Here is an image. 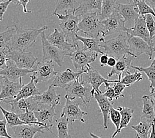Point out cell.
Wrapping results in <instances>:
<instances>
[{"label":"cell","mask_w":155,"mask_h":138,"mask_svg":"<svg viewBox=\"0 0 155 138\" xmlns=\"http://www.w3.org/2000/svg\"><path fill=\"white\" fill-rule=\"evenodd\" d=\"M47 29V26H43L38 29L16 27L15 33L9 45V50L26 51L27 49L33 47L42 32Z\"/></svg>","instance_id":"6da1fadb"},{"label":"cell","mask_w":155,"mask_h":138,"mask_svg":"<svg viewBox=\"0 0 155 138\" xmlns=\"http://www.w3.org/2000/svg\"><path fill=\"white\" fill-rule=\"evenodd\" d=\"M129 37L128 33H121L117 37L104 41L102 44L101 43L100 47L104 49V52L105 54L110 56H114L117 60L128 54L135 55L130 51Z\"/></svg>","instance_id":"7a4b0ae2"},{"label":"cell","mask_w":155,"mask_h":138,"mask_svg":"<svg viewBox=\"0 0 155 138\" xmlns=\"http://www.w3.org/2000/svg\"><path fill=\"white\" fill-rule=\"evenodd\" d=\"M100 53L97 52L90 51L85 47H82L77 43L75 49L70 51L67 56H69L72 62L74 68L80 70H87L90 66V64L96 61Z\"/></svg>","instance_id":"3957f363"},{"label":"cell","mask_w":155,"mask_h":138,"mask_svg":"<svg viewBox=\"0 0 155 138\" xmlns=\"http://www.w3.org/2000/svg\"><path fill=\"white\" fill-rule=\"evenodd\" d=\"M80 31L92 38H98L101 34L104 26L98 12L84 13L80 16L78 24Z\"/></svg>","instance_id":"277c9868"},{"label":"cell","mask_w":155,"mask_h":138,"mask_svg":"<svg viewBox=\"0 0 155 138\" xmlns=\"http://www.w3.org/2000/svg\"><path fill=\"white\" fill-rule=\"evenodd\" d=\"M56 15L60 20L59 26L61 28L62 31L64 34L66 41L74 45L77 44L76 41V35L80 31L78 24L80 20V16L75 15L74 13L67 14L56 13Z\"/></svg>","instance_id":"5b68a950"},{"label":"cell","mask_w":155,"mask_h":138,"mask_svg":"<svg viewBox=\"0 0 155 138\" xmlns=\"http://www.w3.org/2000/svg\"><path fill=\"white\" fill-rule=\"evenodd\" d=\"M104 28L101 32V37L105 39V37L116 33H128L130 28L127 27L123 17L117 12V9L111 16L101 21Z\"/></svg>","instance_id":"8992f818"},{"label":"cell","mask_w":155,"mask_h":138,"mask_svg":"<svg viewBox=\"0 0 155 138\" xmlns=\"http://www.w3.org/2000/svg\"><path fill=\"white\" fill-rule=\"evenodd\" d=\"M42 42V49H43V61H52L62 68L64 65V60L68 55L70 51H64L62 49L54 47L48 42L45 34V31L41 33Z\"/></svg>","instance_id":"52a82bcc"},{"label":"cell","mask_w":155,"mask_h":138,"mask_svg":"<svg viewBox=\"0 0 155 138\" xmlns=\"http://www.w3.org/2000/svg\"><path fill=\"white\" fill-rule=\"evenodd\" d=\"M84 80H83L82 74L65 88L66 94L65 96L70 100H75L80 98L84 104L90 103L91 99L93 98L91 94V88L84 86Z\"/></svg>","instance_id":"ba28073f"},{"label":"cell","mask_w":155,"mask_h":138,"mask_svg":"<svg viewBox=\"0 0 155 138\" xmlns=\"http://www.w3.org/2000/svg\"><path fill=\"white\" fill-rule=\"evenodd\" d=\"M66 99V102L62 108V111L61 116H66L69 122L72 124L76 121H80L83 123L86 122L84 119V116L87 115L86 112L81 109L80 106L83 104L82 100H70L68 98L64 97Z\"/></svg>","instance_id":"9c48e42d"},{"label":"cell","mask_w":155,"mask_h":138,"mask_svg":"<svg viewBox=\"0 0 155 138\" xmlns=\"http://www.w3.org/2000/svg\"><path fill=\"white\" fill-rule=\"evenodd\" d=\"M35 83L47 82V81L54 79L58 72L55 71L54 62L52 61H42L35 64Z\"/></svg>","instance_id":"30bf717a"},{"label":"cell","mask_w":155,"mask_h":138,"mask_svg":"<svg viewBox=\"0 0 155 138\" xmlns=\"http://www.w3.org/2000/svg\"><path fill=\"white\" fill-rule=\"evenodd\" d=\"M82 78L84 82L90 84L91 86V94H92L93 97L95 93L99 94L102 93V92L100 89L101 84H105V83L107 82L114 84L119 82V79L115 80L105 79V78L101 75L100 73L96 69H94L91 66H90L87 69V70L86 73L82 74Z\"/></svg>","instance_id":"8fae6325"},{"label":"cell","mask_w":155,"mask_h":138,"mask_svg":"<svg viewBox=\"0 0 155 138\" xmlns=\"http://www.w3.org/2000/svg\"><path fill=\"white\" fill-rule=\"evenodd\" d=\"M8 57L21 69H33L38 59L31 52L8 50Z\"/></svg>","instance_id":"7c38bea8"},{"label":"cell","mask_w":155,"mask_h":138,"mask_svg":"<svg viewBox=\"0 0 155 138\" xmlns=\"http://www.w3.org/2000/svg\"><path fill=\"white\" fill-rule=\"evenodd\" d=\"M3 103L11 105V111L17 114L32 111L34 112L38 109L39 104L35 100L34 96L27 98L21 99L19 101H4Z\"/></svg>","instance_id":"4fadbf2b"},{"label":"cell","mask_w":155,"mask_h":138,"mask_svg":"<svg viewBox=\"0 0 155 138\" xmlns=\"http://www.w3.org/2000/svg\"><path fill=\"white\" fill-rule=\"evenodd\" d=\"M56 107L45 104H39V106L36 110L34 111L35 115L39 122L46 126L47 130L51 133V128L53 127V119L56 115Z\"/></svg>","instance_id":"5bb4252c"},{"label":"cell","mask_w":155,"mask_h":138,"mask_svg":"<svg viewBox=\"0 0 155 138\" xmlns=\"http://www.w3.org/2000/svg\"><path fill=\"white\" fill-rule=\"evenodd\" d=\"M13 138H34L37 133H45V126L37 124H23L12 127Z\"/></svg>","instance_id":"9a60e30c"},{"label":"cell","mask_w":155,"mask_h":138,"mask_svg":"<svg viewBox=\"0 0 155 138\" xmlns=\"http://www.w3.org/2000/svg\"><path fill=\"white\" fill-rule=\"evenodd\" d=\"M145 16H141L139 15V16L137 17V19L135 21L134 26L130 28L128 33L129 36L139 37L147 41L150 45L153 52L152 47V40L150 39L149 31L148 30L146 25Z\"/></svg>","instance_id":"2e32d148"},{"label":"cell","mask_w":155,"mask_h":138,"mask_svg":"<svg viewBox=\"0 0 155 138\" xmlns=\"http://www.w3.org/2000/svg\"><path fill=\"white\" fill-rule=\"evenodd\" d=\"M87 70H80L74 72L70 69H66L64 71L58 72L54 79L53 82L51 84L52 87L66 88L69 84L73 82L81 74L86 73Z\"/></svg>","instance_id":"e0dca14e"},{"label":"cell","mask_w":155,"mask_h":138,"mask_svg":"<svg viewBox=\"0 0 155 138\" xmlns=\"http://www.w3.org/2000/svg\"><path fill=\"white\" fill-rule=\"evenodd\" d=\"M128 42L130 51L133 54L137 56L145 54L149 56V60L152 59L153 52L147 41L139 37L129 36Z\"/></svg>","instance_id":"ac0fdd59"},{"label":"cell","mask_w":155,"mask_h":138,"mask_svg":"<svg viewBox=\"0 0 155 138\" xmlns=\"http://www.w3.org/2000/svg\"><path fill=\"white\" fill-rule=\"evenodd\" d=\"M35 69H23L17 66L13 61L9 60L8 62V67L6 69L0 70V75L5 76L9 80L13 82H16L21 78L27 76V74L33 73Z\"/></svg>","instance_id":"d6986e66"},{"label":"cell","mask_w":155,"mask_h":138,"mask_svg":"<svg viewBox=\"0 0 155 138\" xmlns=\"http://www.w3.org/2000/svg\"><path fill=\"white\" fill-rule=\"evenodd\" d=\"M23 85L22 78H21L18 82H13L5 78L2 87V91L0 93V102L5 100L15 98L16 96L19 93Z\"/></svg>","instance_id":"ffe728a7"},{"label":"cell","mask_w":155,"mask_h":138,"mask_svg":"<svg viewBox=\"0 0 155 138\" xmlns=\"http://www.w3.org/2000/svg\"><path fill=\"white\" fill-rule=\"evenodd\" d=\"M137 57L136 55L128 54L118 59L116 65L112 67L111 71L108 73V78H111L114 75H117L118 79L121 80L123 74H125L126 72L129 71V69L131 67L132 62Z\"/></svg>","instance_id":"44dd1931"},{"label":"cell","mask_w":155,"mask_h":138,"mask_svg":"<svg viewBox=\"0 0 155 138\" xmlns=\"http://www.w3.org/2000/svg\"><path fill=\"white\" fill-rule=\"evenodd\" d=\"M117 9L119 13L120 14L121 16L124 19L125 24H135V20L139 16L138 9H137L134 2H129L126 4L119 3V4H117Z\"/></svg>","instance_id":"7402d4cb"},{"label":"cell","mask_w":155,"mask_h":138,"mask_svg":"<svg viewBox=\"0 0 155 138\" xmlns=\"http://www.w3.org/2000/svg\"><path fill=\"white\" fill-rule=\"evenodd\" d=\"M47 38L51 45L62 50L72 51L75 49L74 45L66 41L63 32L60 31L58 29H54L51 34L47 35Z\"/></svg>","instance_id":"603a6c76"},{"label":"cell","mask_w":155,"mask_h":138,"mask_svg":"<svg viewBox=\"0 0 155 138\" xmlns=\"http://www.w3.org/2000/svg\"><path fill=\"white\" fill-rule=\"evenodd\" d=\"M51 85L48 86L47 90L44 92L39 95L34 96L35 100L39 104H45L50 106H56L60 104L61 101V94H57L56 90L53 88Z\"/></svg>","instance_id":"cb8c5ba5"},{"label":"cell","mask_w":155,"mask_h":138,"mask_svg":"<svg viewBox=\"0 0 155 138\" xmlns=\"http://www.w3.org/2000/svg\"><path fill=\"white\" fill-rule=\"evenodd\" d=\"M31 80L30 82L27 84H23V86L21 89L19 93L16 96V97L13 99H11V100H5L4 101H13V102H17L19 101L21 99L23 98H27L31 96H34L36 95H39L41 94V92L38 90V88H37L35 86V74L33 73L30 76ZM4 101H3V102Z\"/></svg>","instance_id":"d4e9b609"},{"label":"cell","mask_w":155,"mask_h":138,"mask_svg":"<svg viewBox=\"0 0 155 138\" xmlns=\"http://www.w3.org/2000/svg\"><path fill=\"white\" fill-rule=\"evenodd\" d=\"M94 97L95 100L97 102L98 106L101 109V112L103 115L104 118V129L107 130L108 128L107 122L108 118L110 117V112L111 107H113L114 102H111L104 95L103 93H95Z\"/></svg>","instance_id":"484cf974"},{"label":"cell","mask_w":155,"mask_h":138,"mask_svg":"<svg viewBox=\"0 0 155 138\" xmlns=\"http://www.w3.org/2000/svg\"><path fill=\"white\" fill-rule=\"evenodd\" d=\"M79 7L75 11V15L81 16L84 13L98 12L101 13L103 0H78Z\"/></svg>","instance_id":"4316f807"},{"label":"cell","mask_w":155,"mask_h":138,"mask_svg":"<svg viewBox=\"0 0 155 138\" xmlns=\"http://www.w3.org/2000/svg\"><path fill=\"white\" fill-rule=\"evenodd\" d=\"M143 110L141 113V120L153 123L155 120L154 102L151 96L144 95L142 97Z\"/></svg>","instance_id":"83f0119b"},{"label":"cell","mask_w":155,"mask_h":138,"mask_svg":"<svg viewBox=\"0 0 155 138\" xmlns=\"http://www.w3.org/2000/svg\"><path fill=\"white\" fill-rule=\"evenodd\" d=\"M78 7L79 2L77 0H57L55 9L52 16L56 13L67 14L74 13L75 14V11Z\"/></svg>","instance_id":"f1b7e54d"},{"label":"cell","mask_w":155,"mask_h":138,"mask_svg":"<svg viewBox=\"0 0 155 138\" xmlns=\"http://www.w3.org/2000/svg\"><path fill=\"white\" fill-rule=\"evenodd\" d=\"M76 41H80L82 42L84 44V47L89 49L90 51H96L98 53H100V54L103 55L104 52L103 51L101 50L100 45L101 42L105 41V39H102L101 37H98V38H87V37H84L79 36L78 35H76Z\"/></svg>","instance_id":"f546056e"},{"label":"cell","mask_w":155,"mask_h":138,"mask_svg":"<svg viewBox=\"0 0 155 138\" xmlns=\"http://www.w3.org/2000/svg\"><path fill=\"white\" fill-rule=\"evenodd\" d=\"M117 109L120 112L121 115L120 126H119V128L114 133L111 138H115V137L117 136L118 133L121 132V130L123 128L127 127L129 122H131V120L133 118V114L134 112V110L133 109L127 107H123V106H120L117 108Z\"/></svg>","instance_id":"4dcf8cb0"},{"label":"cell","mask_w":155,"mask_h":138,"mask_svg":"<svg viewBox=\"0 0 155 138\" xmlns=\"http://www.w3.org/2000/svg\"><path fill=\"white\" fill-rule=\"evenodd\" d=\"M117 0H103L101 5L100 19L103 21L111 16L117 10V5H116Z\"/></svg>","instance_id":"1f68e13d"},{"label":"cell","mask_w":155,"mask_h":138,"mask_svg":"<svg viewBox=\"0 0 155 138\" xmlns=\"http://www.w3.org/2000/svg\"><path fill=\"white\" fill-rule=\"evenodd\" d=\"M15 25L9 26L3 32H0V51L9 48V45L16 31Z\"/></svg>","instance_id":"d6a6232c"},{"label":"cell","mask_w":155,"mask_h":138,"mask_svg":"<svg viewBox=\"0 0 155 138\" xmlns=\"http://www.w3.org/2000/svg\"><path fill=\"white\" fill-rule=\"evenodd\" d=\"M0 110L3 113L4 118L6 119L8 122V126L12 127L13 126L27 124L25 122L21 121L19 118V116L16 113H14L12 111H8L3 108L2 106L0 105Z\"/></svg>","instance_id":"836d02e7"},{"label":"cell","mask_w":155,"mask_h":138,"mask_svg":"<svg viewBox=\"0 0 155 138\" xmlns=\"http://www.w3.org/2000/svg\"><path fill=\"white\" fill-rule=\"evenodd\" d=\"M69 121L66 116H61L56 119V128L58 131L57 138H66L68 136Z\"/></svg>","instance_id":"e575fe53"},{"label":"cell","mask_w":155,"mask_h":138,"mask_svg":"<svg viewBox=\"0 0 155 138\" xmlns=\"http://www.w3.org/2000/svg\"><path fill=\"white\" fill-rule=\"evenodd\" d=\"M152 123L141 120L137 126H132V129L137 132L136 138H149L148 135L152 127Z\"/></svg>","instance_id":"d590c367"},{"label":"cell","mask_w":155,"mask_h":138,"mask_svg":"<svg viewBox=\"0 0 155 138\" xmlns=\"http://www.w3.org/2000/svg\"><path fill=\"white\" fill-rule=\"evenodd\" d=\"M143 75L140 72L135 71L134 73L131 74L129 71L125 74L124 77L121 78V80H119V82L129 86L134 83L143 80Z\"/></svg>","instance_id":"8d00e7d4"},{"label":"cell","mask_w":155,"mask_h":138,"mask_svg":"<svg viewBox=\"0 0 155 138\" xmlns=\"http://www.w3.org/2000/svg\"><path fill=\"white\" fill-rule=\"evenodd\" d=\"M131 68L139 70V72H143L146 74L148 79L150 81V89L155 88V66L150 65L146 68L139 66H134L131 65Z\"/></svg>","instance_id":"74e56055"},{"label":"cell","mask_w":155,"mask_h":138,"mask_svg":"<svg viewBox=\"0 0 155 138\" xmlns=\"http://www.w3.org/2000/svg\"><path fill=\"white\" fill-rule=\"evenodd\" d=\"M18 116H19V119L23 122H25L27 124H37L39 126H45L46 127V126L43 124V123L38 122L36 116L35 115L34 112H32V111L27 112L23 113V114H18ZM46 128H47V127H46Z\"/></svg>","instance_id":"f35d334b"},{"label":"cell","mask_w":155,"mask_h":138,"mask_svg":"<svg viewBox=\"0 0 155 138\" xmlns=\"http://www.w3.org/2000/svg\"><path fill=\"white\" fill-rule=\"evenodd\" d=\"M136 6L138 9L140 15L145 16L148 14H151L155 17V12L154 9L148 5L144 0H139V2L136 4Z\"/></svg>","instance_id":"ab89813d"},{"label":"cell","mask_w":155,"mask_h":138,"mask_svg":"<svg viewBox=\"0 0 155 138\" xmlns=\"http://www.w3.org/2000/svg\"><path fill=\"white\" fill-rule=\"evenodd\" d=\"M110 118L111 120L112 123L115 126V131H117L119 128L121 120V115L120 112L118 109H116L111 107L110 112Z\"/></svg>","instance_id":"60d3db41"},{"label":"cell","mask_w":155,"mask_h":138,"mask_svg":"<svg viewBox=\"0 0 155 138\" xmlns=\"http://www.w3.org/2000/svg\"><path fill=\"white\" fill-rule=\"evenodd\" d=\"M146 25L147 29L149 31L150 37L151 40L155 35V20L153 18V16L151 14H148L145 16Z\"/></svg>","instance_id":"b9f144b4"},{"label":"cell","mask_w":155,"mask_h":138,"mask_svg":"<svg viewBox=\"0 0 155 138\" xmlns=\"http://www.w3.org/2000/svg\"><path fill=\"white\" fill-rule=\"evenodd\" d=\"M9 48L0 51V70H3L8 67V62L9 59L8 57V52Z\"/></svg>","instance_id":"7bdbcfd3"},{"label":"cell","mask_w":155,"mask_h":138,"mask_svg":"<svg viewBox=\"0 0 155 138\" xmlns=\"http://www.w3.org/2000/svg\"><path fill=\"white\" fill-rule=\"evenodd\" d=\"M105 87L106 88V91L105 92L104 94V95L105 96V97L107 98L111 102H114V99L115 100H118V97L116 95L115 90L114 89V87H111L110 86V83H105Z\"/></svg>","instance_id":"ee69618b"},{"label":"cell","mask_w":155,"mask_h":138,"mask_svg":"<svg viewBox=\"0 0 155 138\" xmlns=\"http://www.w3.org/2000/svg\"><path fill=\"white\" fill-rule=\"evenodd\" d=\"M8 122L4 118L2 120H0V138H13L12 136H10L8 132Z\"/></svg>","instance_id":"f6af8a7d"},{"label":"cell","mask_w":155,"mask_h":138,"mask_svg":"<svg viewBox=\"0 0 155 138\" xmlns=\"http://www.w3.org/2000/svg\"><path fill=\"white\" fill-rule=\"evenodd\" d=\"M113 87H114L115 93L116 95L117 96L118 98H121V97H125L124 94H123V90H124V89L126 87H128L127 85L122 84V83H120L119 82H118L114 83V86H113Z\"/></svg>","instance_id":"bcb514c9"},{"label":"cell","mask_w":155,"mask_h":138,"mask_svg":"<svg viewBox=\"0 0 155 138\" xmlns=\"http://www.w3.org/2000/svg\"><path fill=\"white\" fill-rule=\"evenodd\" d=\"M11 2H12L11 0H9L8 2L0 3V21H2L3 20L4 14L6 12L8 6Z\"/></svg>","instance_id":"7dc6e473"},{"label":"cell","mask_w":155,"mask_h":138,"mask_svg":"<svg viewBox=\"0 0 155 138\" xmlns=\"http://www.w3.org/2000/svg\"><path fill=\"white\" fill-rule=\"evenodd\" d=\"M109 58H110V56L107 55V54H105V53H104V54H103V55H101V57L100 59V66H104L107 65V62H108Z\"/></svg>","instance_id":"c3c4849f"},{"label":"cell","mask_w":155,"mask_h":138,"mask_svg":"<svg viewBox=\"0 0 155 138\" xmlns=\"http://www.w3.org/2000/svg\"><path fill=\"white\" fill-rule=\"evenodd\" d=\"M20 5H21L23 6V12L25 13H32V11L28 10L27 9V6L28 3L30 2V0H19Z\"/></svg>","instance_id":"681fc988"},{"label":"cell","mask_w":155,"mask_h":138,"mask_svg":"<svg viewBox=\"0 0 155 138\" xmlns=\"http://www.w3.org/2000/svg\"><path fill=\"white\" fill-rule=\"evenodd\" d=\"M117 62V59H115V57H114V56H110L107 62V66H110L112 68V67H114L116 65Z\"/></svg>","instance_id":"f907efd6"},{"label":"cell","mask_w":155,"mask_h":138,"mask_svg":"<svg viewBox=\"0 0 155 138\" xmlns=\"http://www.w3.org/2000/svg\"><path fill=\"white\" fill-rule=\"evenodd\" d=\"M149 138H155V120H154L152 123V127H151V132L150 136Z\"/></svg>","instance_id":"816d5d0a"},{"label":"cell","mask_w":155,"mask_h":138,"mask_svg":"<svg viewBox=\"0 0 155 138\" xmlns=\"http://www.w3.org/2000/svg\"><path fill=\"white\" fill-rule=\"evenodd\" d=\"M144 1H145L147 4L150 7H151L155 12V0H144Z\"/></svg>","instance_id":"f5cc1de1"},{"label":"cell","mask_w":155,"mask_h":138,"mask_svg":"<svg viewBox=\"0 0 155 138\" xmlns=\"http://www.w3.org/2000/svg\"><path fill=\"white\" fill-rule=\"evenodd\" d=\"M5 76H3L2 75H0V88H2V87L3 86V82H4V80H5Z\"/></svg>","instance_id":"db71d44e"},{"label":"cell","mask_w":155,"mask_h":138,"mask_svg":"<svg viewBox=\"0 0 155 138\" xmlns=\"http://www.w3.org/2000/svg\"><path fill=\"white\" fill-rule=\"evenodd\" d=\"M150 96L155 100V88L150 89Z\"/></svg>","instance_id":"11a10c76"},{"label":"cell","mask_w":155,"mask_h":138,"mask_svg":"<svg viewBox=\"0 0 155 138\" xmlns=\"http://www.w3.org/2000/svg\"><path fill=\"white\" fill-rule=\"evenodd\" d=\"M152 47H153V52L155 51V35L152 39Z\"/></svg>","instance_id":"9f6ffc18"},{"label":"cell","mask_w":155,"mask_h":138,"mask_svg":"<svg viewBox=\"0 0 155 138\" xmlns=\"http://www.w3.org/2000/svg\"><path fill=\"white\" fill-rule=\"evenodd\" d=\"M11 1H12V2H13V3H14V4H15L16 5H20L19 0H11Z\"/></svg>","instance_id":"6f0895ef"},{"label":"cell","mask_w":155,"mask_h":138,"mask_svg":"<svg viewBox=\"0 0 155 138\" xmlns=\"http://www.w3.org/2000/svg\"><path fill=\"white\" fill-rule=\"evenodd\" d=\"M90 136H91V138H101V137H98V136H96V135H95V134H94L93 133H90Z\"/></svg>","instance_id":"680465c9"},{"label":"cell","mask_w":155,"mask_h":138,"mask_svg":"<svg viewBox=\"0 0 155 138\" xmlns=\"http://www.w3.org/2000/svg\"><path fill=\"white\" fill-rule=\"evenodd\" d=\"M132 1H133V2H134V3H135V4L136 5V4H137V3L139 2V0H132Z\"/></svg>","instance_id":"91938a15"},{"label":"cell","mask_w":155,"mask_h":138,"mask_svg":"<svg viewBox=\"0 0 155 138\" xmlns=\"http://www.w3.org/2000/svg\"><path fill=\"white\" fill-rule=\"evenodd\" d=\"M151 65H154L155 66V57H154V59L153 60V61L152 62V63H151Z\"/></svg>","instance_id":"94428289"},{"label":"cell","mask_w":155,"mask_h":138,"mask_svg":"<svg viewBox=\"0 0 155 138\" xmlns=\"http://www.w3.org/2000/svg\"><path fill=\"white\" fill-rule=\"evenodd\" d=\"M9 0H0V3L1 2H8Z\"/></svg>","instance_id":"6125c7cd"},{"label":"cell","mask_w":155,"mask_h":138,"mask_svg":"<svg viewBox=\"0 0 155 138\" xmlns=\"http://www.w3.org/2000/svg\"><path fill=\"white\" fill-rule=\"evenodd\" d=\"M66 138H72V136H70V135H68V136L67 137H66Z\"/></svg>","instance_id":"be15d7a7"}]
</instances>
